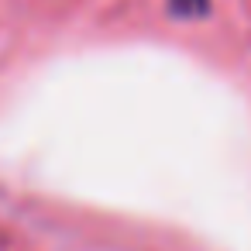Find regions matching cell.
Instances as JSON below:
<instances>
[{"label": "cell", "instance_id": "obj_1", "mask_svg": "<svg viewBox=\"0 0 251 251\" xmlns=\"http://www.w3.org/2000/svg\"><path fill=\"white\" fill-rule=\"evenodd\" d=\"M169 4L179 18H200V14H206L210 0H169Z\"/></svg>", "mask_w": 251, "mask_h": 251}]
</instances>
